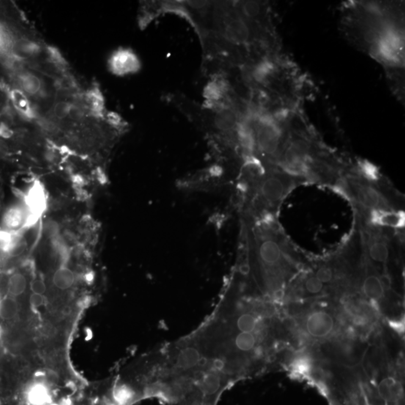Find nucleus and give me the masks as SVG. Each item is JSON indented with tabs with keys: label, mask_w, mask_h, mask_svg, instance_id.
<instances>
[{
	"label": "nucleus",
	"mask_w": 405,
	"mask_h": 405,
	"mask_svg": "<svg viewBox=\"0 0 405 405\" xmlns=\"http://www.w3.org/2000/svg\"><path fill=\"white\" fill-rule=\"evenodd\" d=\"M314 275L323 285L330 284L336 279V269H334L330 265H322L318 268Z\"/></svg>",
	"instance_id": "obj_15"
},
{
	"label": "nucleus",
	"mask_w": 405,
	"mask_h": 405,
	"mask_svg": "<svg viewBox=\"0 0 405 405\" xmlns=\"http://www.w3.org/2000/svg\"><path fill=\"white\" fill-rule=\"evenodd\" d=\"M341 188L359 208L368 213L374 210H392L383 193L372 182L360 176H347L342 180Z\"/></svg>",
	"instance_id": "obj_2"
},
{
	"label": "nucleus",
	"mask_w": 405,
	"mask_h": 405,
	"mask_svg": "<svg viewBox=\"0 0 405 405\" xmlns=\"http://www.w3.org/2000/svg\"><path fill=\"white\" fill-rule=\"evenodd\" d=\"M13 152V146L5 138L0 137V160L9 158Z\"/></svg>",
	"instance_id": "obj_17"
},
{
	"label": "nucleus",
	"mask_w": 405,
	"mask_h": 405,
	"mask_svg": "<svg viewBox=\"0 0 405 405\" xmlns=\"http://www.w3.org/2000/svg\"><path fill=\"white\" fill-rule=\"evenodd\" d=\"M110 70L117 76L137 73L141 69L139 58L130 49L120 48L112 53L108 61Z\"/></svg>",
	"instance_id": "obj_4"
},
{
	"label": "nucleus",
	"mask_w": 405,
	"mask_h": 405,
	"mask_svg": "<svg viewBox=\"0 0 405 405\" xmlns=\"http://www.w3.org/2000/svg\"><path fill=\"white\" fill-rule=\"evenodd\" d=\"M380 280H381L382 286L384 287V290L388 291L391 289V285H392V281H391L390 276L388 274H384L382 276H379Z\"/></svg>",
	"instance_id": "obj_20"
},
{
	"label": "nucleus",
	"mask_w": 405,
	"mask_h": 405,
	"mask_svg": "<svg viewBox=\"0 0 405 405\" xmlns=\"http://www.w3.org/2000/svg\"><path fill=\"white\" fill-rule=\"evenodd\" d=\"M30 287L32 291L36 294L43 295L46 291V285L43 281L39 279L32 281Z\"/></svg>",
	"instance_id": "obj_18"
},
{
	"label": "nucleus",
	"mask_w": 405,
	"mask_h": 405,
	"mask_svg": "<svg viewBox=\"0 0 405 405\" xmlns=\"http://www.w3.org/2000/svg\"><path fill=\"white\" fill-rule=\"evenodd\" d=\"M82 99L89 117L96 119L105 118L107 112L105 98L97 85L93 84L84 89Z\"/></svg>",
	"instance_id": "obj_7"
},
{
	"label": "nucleus",
	"mask_w": 405,
	"mask_h": 405,
	"mask_svg": "<svg viewBox=\"0 0 405 405\" xmlns=\"http://www.w3.org/2000/svg\"><path fill=\"white\" fill-rule=\"evenodd\" d=\"M362 292L367 299L372 302H379L384 299L385 290L382 286L379 276L375 273H368L362 282Z\"/></svg>",
	"instance_id": "obj_10"
},
{
	"label": "nucleus",
	"mask_w": 405,
	"mask_h": 405,
	"mask_svg": "<svg viewBox=\"0 0 405 405\" xmlns=\"http://www.w3.org/2000/svg\"><path fill=\"white\" fill-rule=\"evenodd\" d=\"M2 225L5 230L12 233L34 226L35 223L24 202H20L13 204L6 210L2 219Z\"/></svg>",
	"instance_id": "obj_5"
},
{
	"label": "nucleus",
	"mask_w": 405,
	"mask_h": 405,
	"mask_svg": "<svg viewBox=\"0 0 405 405\" xmlns=\"http://www.w3.org/2000/svg\"><path fill=\"white\" fill-rule=\"evenodd\" d=\"M48 199L45 188L42 184L36 182L28 191L24 200L25 205L35 224L46 210L48 205Z\"/></svg>",
	"instance_id": "obj_6"
},
{
	"label": "nucleus",
	"mask_w": 405,
	"mask_h": 405,
	"mask_svg": "<svg viewBox=\"0 0 405 405\" xmlns=\"http://www.w3.org/2000/svg\"><path fill=\"white\" fill-rule=\"evenodd\" d=\"M14 86L21 90L33 105L39 116L49 111L56 96V83L37 71L26 67L11 75Z\"/></svg>",
	"instance_id": "obj_1"
},
{
	"label": "nucleus",
	"mask_w": 405,
	"mask_h": 405,
	"mask_svg": "<svg viewBox=\"0 0 405 405\" xmlns=\"http://www.w3.org/2000/svg\"><path fill=\"white\" fill-rule=\"evenodd\" d=\"M17 312V305L12 298H6L0 302V316L4 319L15 318Z\"/></svg>",
	"instance_id": "obj_16"
},
{
	"label": "nucleus",
	"mask_w": 405,
	"mask_h": 405,
	"mask_svg": "<svg viewBox=\"0 0 405 405\" xmlns=\"http://www.w3.org/2000/svg\"><path fill=\"white\" fill-rule=\"evenodd\" d=\"M312 359L306 355L297 356L291 364L292 368L295 373L299 375H308L312 370Z\"/></svg>",
	"instance_id": "obj_14"
},
{
	"label": "nucleus",
	"mask_w": 405,
	"mask_h": 405,
	"mask_svg": "<svg viewBox=\"0 0 405 405\" xmlns=\"http://www.w3.org/2000/svg\"><path fill=\"white\" fill-rule=\"evenodd\" d=\"M27 287V281L24 275L16 273L11 276L8 282V292L12 296L23 294Z\"/></svg>",
	"instance_id": "obj_12"
},
{
	"label": "nucleus",
	"mask_w": 405,
	"mask_h": 405,
	"mask_svg": "<svg viewBox=\"0 0 405 405\" xmlns=\"http://www.w3.org/2000/svg\"><path fill=\"white\" fill-rule=\"evenodd\" d=\"M308 335L315 339L330 336L336 329V320L328 311L318 309L310 312L304 323Z\"/></svg>",
	"instance_id": "obj_3"
},
{
	"label": "nucleus",
	"mask_w": 405,
	"mask_h": 405,
	"mask_svg": "<svg viewBox=\"0 0 405 405\" xmlns=\"http://www.w3.org/2000/svg\"><path fill=\"white\" fill-rule=\"evenodd\" d=\"M366 243V254L370 260L377 263H387L389 258V246L385 239L377 234H368Z\"/></svg>",
	"instance_id": "obj_8"
},
{
	"label": "nucleus",
	"mask_w": 405,
	"mask_h": 405,
	"mask_svg": "<svg viewBox=\"0 0 405 405\" xmlns=\"http://www.w3.org/2000/svg\"><path fill=\"white\" fill-rule=\"evenodd\" d=\"M44 302H45V298H44L43 295L36 294V293L31 295L30 303L33 307H40L44 304Z\"/></svg>",
	"instance_id": "obj_19"
},
{
	"label": "nucleus",
	"mask_w": 405,
	"mask_h": 405,
	"mask_svg": "<svg viewBox=\"0 0 405 405\" xmlns=\"http://www.w3.org/2000/svg\"><path fill=\"white\" fill-rule=\"evenodd\" d=\"M75 276L72 270L62 266L59 268L53 276V283L55 287L60 290H67L75 283Z\"/></svg>",
	"instance_id": "obj_11"
},
{
	"label": "nucleus",
	"mask_w": 405,
	"mask_h": 405,
	"mask_svg": "<svg viewBox=\"0 0 405 405\" xmlns=\"http://www.w3.org/2000/svg\"><path fill=\"white\" fill-rule=\"evenodd\" d=\"M302 288L304 293L311 296H316L321 294L324 290V285L320 282L315 275L306 276L302 284Z\"/></svg>",
	"instance_id": "obj_13"
},
{
	"label": "nucleus",
	"mask_w": 405,
	"mask_h": 405,
	"mask_svg": "<svg viewBox=\"0 0 405 405\" xmlns=\"http://www.w3.org/2000/svg\"><path fill=\"white\" fill-rule=\"evenodd\" d=\"M369 220L374 226L391 228H401L404 226V215L395 210H374L368 213Z\"/></svg>",
	"instance_id": "obj_9"
}]
</instances>
